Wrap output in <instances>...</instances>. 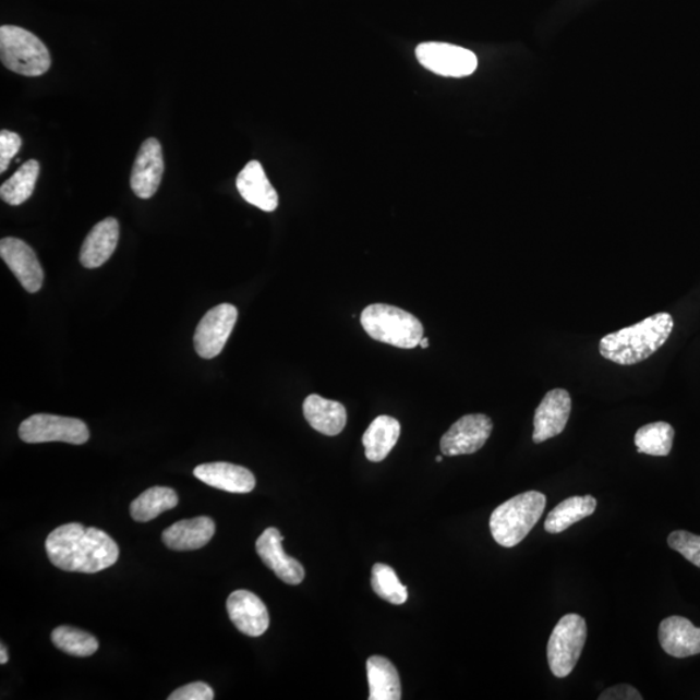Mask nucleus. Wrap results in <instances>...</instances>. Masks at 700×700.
Masks as SVG:
<instances>
[{"label":"nucleus","instance_id":"ddd939ff","mask_svg":"<svg viewBox=\"0 0 700 700\" xmlns=\"http://www.w3.org/2000/svg\"><path fill=\"white\" fill-rule=\"evenodd\" d=\"M162 174L161 144L156 138H148L144 141L136 155L132 178H130L134 194L141 198L153 197L160 188Z\"/></svg>","mask_w":700,"mask_h":700},{"label":"nucleus","instance_id":"a211bd4d","mask_svg":"<svg viewBox=\"0 0 700 700\" xmlns=\"http://www.w3.org/2000/svg\"><path fill=\"white\" fill-rule=\"evenodd\" d=\"M120 239V225L109 217L96 224L82 244L80 261L86 269H96L105 265L116 251Z\"/></svg>","mask_w":700,"mask_h":700},{"label":"nucleus","instance_id":"473e14b6","mask_svg":"<svg viewBox=\"0 0 700 700\" xmlns=\"http://www.w3.org/2000/svg\"><path fill=\"white\" fill-rule=\"evenodd\" d=\"M600 700H641V692L630 685H617L602 692Z\"/></svg>","mask_w":700,"mask_h":700},{"label":"nucleus","instance_id":"9d476101","mask_svg":"<svg viewBox=\"0 0 700 700\" xmlns=\"http://www.w3.org/2000/svg\"><path fill=\"white\" fill-rule=\"evenodd\" d=\"M493 431V422L484 414H469L458 420L442 437L446 457L473 455L483 448Z\"/></svg>","mask_w":700,"mask_h":700},{"label":"nucleus","instance_id":"a878e982","mask_svg":"<svg viewBox=\"0 0 700 700\" xmlns=\"http://www.w3.org/2000/svg\"><path fill=\"white\" fill-rule=\"evenodd\" d=\"M39 162L29 160L20 167L10 180H7L0 188V197L7 204L17 207L33 195L39 177Z\"/></svg>","mask_w":700,"mask_h":700},{"label":"nucleus","instance_id":"6ab92c4d","mask_svg":"<svg viewBox=\"0 0 700 700\" xmlns=\"http://www.w3.org/2000/svg\"><path fill=\"white\" fill-rule=\"evenodd\" d=\"M237 189L246 203L264 212L278 208L279 197L266 177L263 165L253 160L245 165L237 178Z\"/></svg>","mask_w":700,"mask_h":700},{"label":"nucleus","instance_id":"dca6fc26","mask_svg":"<svg viewBox=\"0 0 700 700\" xmlns=\"http://www.w3.org/2000/svg\"><path fill=\"white\" fill-rule=\"evenodd\" d=\"M659 642L671 656L688 657L700 654V628L683 616H671L659 627Z\"/></svg>","mask_w":700,"mask_h":700},{"label":"nucleus","instance_id":"6e6552de","mask_svg":"<svg viewBox=\"0 0 700 700\" xmlns=\"http://www.w3.org/2000/svg\"><path fill=\"white\" fill-rule=\"evenodd\" d=\"M418 61L431 72L444 77H466L476 71V55L463 47L429 43L417 47Z\"/></svg>","mask_w":700,"mask_h":700},{"label":"nucleus","instance_id":"20e7f679","mask_svg":"<svg viewBox=\"0 0 700 700\" xmlns=\"http://www.w3.org/2000/svg\"><path fill=\"white\" fill-rule=\"evenodd\" d=\"M361 325L374 340L401 349H413L424 338L421 321L393 305L367 306L361 314Z\"/></svg>","mask_w":700,"mask_h":700},{"label":"nucleus","instance_id":"0eeeda50","mask_svg":"<svg viewBox=\"0 0 700 700\" xmlns=\"http://www.w3.org/2000/svg\"><path fill=\"white\" fill-rule=\"evenodd\" d=\"M19 436L27 444L61 442L82 445L88 442L90 432L85 422L75 418L36 414L20 425Z\"/></svg>","mask_w":700,"mask_h":700},{"label":"nucleus","instance_id":"4be33fe9","mask_svg":"<svg viewBox=\"0 0 700 700\" xmlns=\"http://www.w3.org/2000/svg\"><path fill=\"white\" fill-rule=\"evenodd\" d=\"M401 435V424L389 415L377 417L362 437L370 462H382L395 448Z\"/></svg>","mask_w":700,"mask_h":700},{"label":"nucleus","instance_id":"f8f14e48","mask_svg":"<svg viewBox=\"0 0 700 700\" xmlns=\"http://www.w3.org/2000/svg\"><path fill=\"white\" fill-rule=\"evenodd\" d=\"M571 396L565 389H553L534 413L533 443L541 444L565 431L571 415Z\"/></svg>","mask_w":700,"mask_h":700},{"label":"nucleus","instance_id":"1a4fd4ad","mask_svg":"<svg viewBox=\"0 0 700 700\" xmlns=\"http://www.w3.org/2000/svg\"><path fill=\"white\" fill-rule=\"evenodd\" d=\"M238 321V309L221 304L210 309L196 327L194 345L204 360L215 359L222 352Z\"/></svg>","mask_w":700,"mask_h":700},{"label":"nucleus","instance_id":"cd10ccee","mask_svg":"<svg viewBox=\"0 0 700 700\" xmlns=\"http://www.w3.org/2000/svg\"><path fill=\"white\" fill-rule=\"evenodd\" d=\"M51 638L55 647L73 656H92L99 649V642L93 635L77 628L59 627L52 631Z\"/></svg>","mask_w":700,"mask_h":700},{"label":"nucleus","instance_id":"bb28decb","mask_svg":"<svg viewBox=\"0 0 700 700\" xmlns=\"http://www.w3.org/2000/svg\"><path fill=\"white\" fill-rule=\"evenodd\" d=\"M675 430L669 423L655 422L637 431L635 444L638 452L654 457L668 456L674 446Z\"/></svg>","mask_w":700,"mask_h":700},{"label":"nucleus","instance_id":"f704fd0d","mask_svg":"<svg viewBox=\"0 0 700 700\" xmlns=\"http://www.w3.org/2000/svg\"><path fill=\"white\" fill-rule=\"evenodd\" d=\"M420 346L422 347V349H427V348L430 347V341H429V339H427V338H423V339L421 340V342H420Z\"/></svg>","mask_w":700,"mask_h":700},{"label":"nucleus","instance_id":"b1692460","mask_svg":"<svg viewBox=\"0 0 700 700\" xmlns=\"http://www.w3.org/2000/svg\"><path fill=\"white\" fill-rule=\"evenodd\" d=\"M596 509L593 496L569 497L547 515L545 531L552 534L565 532L578 521L590 517Z\"/></svg>","mask_w":700,"mask_h":700},{"label":"nucleus","instance_id":"f03ea898","mask_svg":"<svg viewBox=\"0 0 700 700\" xmlns=\"http://www.w3.org/2000/svg\"><path fill=\"white\" fill-rule=\"evenodd\" d=\"M675 322L668 313H657L640 324L621 328L605 336L600 342V352L617 365H636L661 349L674 331Z\"/></svg>","mask_w":700,"mask_h":700},{"label":"nucleus","instance_id":"5701e85b","mask_svg":"<svg viewBox=\"0 0 700 700\" xmlns=\"http://www.w3.org/2000/svg\"><path fill=\"white\" fill-rule=\"evenodd\" d=\"M370 700H400L401 681L395 665L387 657L372 656L367 664Z\"/></svg>","mask_w":700,"mask_h":700},{"label":"nucleus","instance_id":"7ed1b4c3","mask_svg":"<svg viewBox=\"0 0 700 700\" xmlns=\"http://www.w3.org/2000/svg\"><path fill=\"white\" fill-rule=\"evenodd\" d=\"M546 496L538 491L518 494L493 511L490 527L492 536L504 547H514L523 541L544 514Z\"/></svg>","mask_w":700,"mask_h":700},{"label":"nucleus","instance_id":"aec40b11","mask_svg":"<svg viewBox=\"0 0 700 700\" xmlns=\"http://www.w3.org/2000/svg\"><path fill=\"white\" fill-rule=\"evenodd\" d=\"M216 524L208 517L177 521L162 533L164 544L171 551H197L208 544L215 536Z\"/></svg>","mask_w":700,"mask_h":700},{"label":"nucleus","instance_id":"7c9ffc66","mask_svg":"<svg viewBox=\"0 0 700 700\" xmlns=\"http://www.w3.org/2000/svg\"><path fill=\"white\" fill-rule=\"evenodd\" d=\"M22 136L19 134L9 132V130L0 132V173H4L9 169L11 160L22 148Z\"/></svg>","mask_w":700,"mask_h":700},{"label":"nucleus","instance_id":"c85d7f7f","mask_svg":"<svg viewBox=\"0 0 700 700\" xmlns=\"http://www.w3.org/2000/svg\"><path fill=\"white\" fill-rule=\"evenodd\" d=\"M372 587L382 600L393 605H403L408 601V588L398 579L393 567L376 563L372 572Z\"/></svg>","mask_w":700,"mask_h":700},{"label":"nucleus","instance_id":"f257e3e1","mask_svg":"<svg viewBox=\"0 0 700 700\" xmlns=\"http://www.w3.org/2000/svg\"><path fill=\"white\" fill-rule=\"evenodd\" d=\"M46 552L55 567L82 574L100 572L120 557L119 545L109 534L80 523L58 527L48 534Z\"/></svg>","mask_w":700,"mask_h":700},{"label":"nucleus","instance_id":"c756f323","mask_svg":"<svg viewBox=\"0 0 700 700\" xmlns=\"http://www.w3.org/2000/svg\"><path fill=\"white\" fill-rule=\"evenodd\" d=\"M668 545L672 551L681 554L685 559L700 568V536L686 531H675L669 534Z\"/></svg>","mask_w":700,"mask_h":700},{"label":"nucleus","instance_id":"72a5a7b5","mask_svg":"<svg viewBox=\"0 0 700 700\" xmlns=\"http://www.w3.org/2000/svg\"><path fill=\"white\" fill-rule=\"evenodd\" d=\"M7 662H9V654H7L4 644H2V648H0V664H5Z\"/></svg>","mask_w":700,"mask_h":700},{"label":"nucleus","instance_id":"412c9836","mask_svg":"<svg viewBox=\"0 0 700 700\" xmlns=\"http://www.w3.org/2000/svg\"><path fill=\"white\" fill-rule=\"evenodd\" d=\"M303 409L307 423L322 435L336 436L346 429L347 410L338 401L311 395L306 397Z\"/></svg>","mask_w":700,"mask_h":700},{"label":"nucleus","instance_id":"2f4dec72","mask_svg":"<svg viewBox=\"0 0 700 700\" xmlns=\"http://www.w3.org/2000/svg\"><path fill=\"white\" fill-rule=\"evenodd\" d=\"M169 700H212L215 699V691L208 684L192 683L171 692Z\"/></svg>","mask_w":700,"mask_h":700},{"label":"nucleus","instance_id":"423d86ee","mask_svg":"<svg viewBox=\"0 0 700 700\" xmlns=\"http://www.w3.org/2000/svg\"><path fill=\"white\" fill-rule=\"evenodd\" d=\"M587 621L578 614L562 617L547 642V662L558 678L571 675L586 647Z\"/></svg>","mask_w":700,"mask_h":700},{"label":"nucleus","instance_id":"2eb2a0df","mask_svg":"<svg viewBox=\"0 0 700 700\" xmlns=\"http://www.w3.org/2000/svg\"><path fill=\"white\" fill-rule=\"evenodd\" d=\"M226 607L233 626L242 633L260 637L269 629L270 617L264 602L249 590H237L231 593Z\"/></svg>","mask_w":700,"mask_h":700},{"label":"nucleus","instance_id":"f3484780","mask_svg":"<svg viewBox=\"0 0 700 700\" xmlns=\"http://www.w3.org/2000/svg\"><path fill=\"white\" fill-rule=\"evenodd\" d=\"M194 475L203 483L230 493H250L255 490L256 478L245 467L215 462L197 466Z\"/></svg>","mask_w":700,"mask_h":700},{"label":"nucleus","instance_id":"39448f33","mask_svg":"<svg viewBox=\"0 0 700 700\" xmlns=\"http://www.w3.org/2000/svg\"><path fill=\"white\" fill-rule=\"evenodd\" d=\"M0 59L7 70L26 77H39L50 70L51 57L46 45L23 27H0Z\"/></svg>","mask_w":700,"mask_h":700},{"label":"nucleus","instance_id":"4468645a","mask_svg":"<svg viewBox=\"0 0 700 700\" xmlns=\"http://www.w3.org/2000/svg\"><path fill=\"white\" fill-rule=\"evenodd\" d=\"M283 540L277 528H267L256 542V552L264 565L281 581L299 586L305 578V569L299 560L288 557L281 546Z\"/></svg>","mask_w":700,"mask_h":700},{"label":"nucleus","instance_id":"393cba45","mask_svg":"<svg viewBox=\"0 0 700 700\" xmlns=\"http://www.w3.org/2000/svg\"><path fill=\"white\" fill-rule=\"evenodd\" d=\"M177 505L176 491L167 488V486H154L133 500V504L130 505V514L135 521L146 523V521L159 517L160 514L174 509Z\"/></svg>","mask_w":700,"mask_h":700},{"label":"nucleus","instance_id":"9b49d317","mask_svg":"<svg viewBox=\"0 0 700 700\" xmlns=\"http://www.w3.org/2000/svg\"><path fill=\"white\" fill-rule=\"evenodd\" d=\"M0 257L15 274V277L29 293H36L43 288L45 273L36 252L29 244L17 238H4L0 242Z\"/></svg>","mask_w":700,"mask_h":700},{"label":"nucleus","instance_id":"c9c22d12","mask_svg":"<svg viewBox=\"0 0 700 700\" xmlns=\"http://www.w3.org/2000/svg\"><path fill=\"white\" fill-rule=\"evenodd\" d=\"M442 461H443V457L442 456L436 457V462H442Z\"/></svg>","mask_w":700,"mask_h":700}]
</instances>
